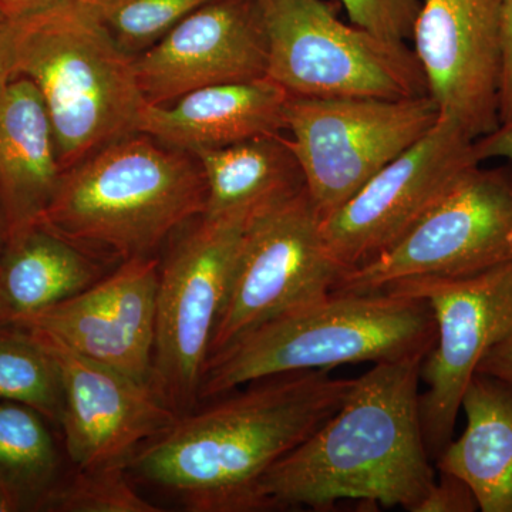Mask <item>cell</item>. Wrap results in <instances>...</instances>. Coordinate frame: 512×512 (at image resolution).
<instances>
[{
    "label": "cell",
    "mask_w": 512,
    "mask_h": 512,
    "mask_svg": "<svg viewBox=\"0 0 512 512\" xmlns=\"http://www.w3.org/2000/svg\"><path fill=\"white\" fill-rule=\"evenodd\" d=\"M353 384L326 369L256 380L245 392L181 416L144 444L127 470L177 495L188 511L271 510L261 490L266 473L338 412Z\"/></svg>",
    "instance_id": "6da1fadb"
},
{
    "label": "cell",
    "mask_w": 512,
    "mask_h": 512,
    "mask_svg": "<svg viewBox=\"0 0 512 512\" xmlns=\"http://www.w3.org/2000/svg\"><path fill=\"white\" fill-rule=\"evenodd\" d=\"M423 360L376 363L355 379L338 412L266 473L269 507L353 500L416 512L437 481L421 430Z\"/></svg>",
    "instance_id": "7a4b0ae2"
},
{
    "label": "cell",
    "mask_w": 512,
    "mask_h": 512,
    "mask_svg": "<svg viewBox=\"0 0 512 512\" xmlns=\"http://www.w3.org/2000/svg\"><path fill=\"white\" fill-rule=\"evenodd\" d=\"M205 205L197 157L137 131L64 171L40 224L93 254L126 261L153 254L202 217Z\"/></svg>",
    "instance_id": "3957f363"
},
{
    "label": "cell",
    "mask_w": 512,
    "mask_h": 512,
    "mask_svg": "<svg viewBox=\"0 0 512 512\" xmlns=\"http://www.w3.org/2000/svg\"><path fill=\"white\" fill-rule=\"evenodd\" d=\"M13 73L45 103L63 173L137 133L147 106L134 57L121 49L90 0H60L15 19Z\"/></svg>",
    "instance_id": "277c9868"
},
{
    "label": "cell",
    "mask_w": 512,
    "mask_h": 512,
    "mask_svg": "<svg viewBox=\"0 0 512 512\" xmlns=\"http://www.w3.org/2000/svg\"><path fill=\"white\" fill-rule=\"evenodd\" d=\"M434 342L436 320L424 299L330 293L266 320L208 357L200 399L284 373L426 357Z\"/></svg>",
    "instance_id": "5b68a950"
},
{
    "label": "cell",
    "mask_w": 512,
    "mask_h": 512,
    "mask_svg": "<svg viewBox=\"0 0 512 512\" xmlns=\"http://www.w3.org/2000/svg\"><path fill=\"white\" fill-rule=\"evenodd\" d=\"M268 43L266 77L293 97L426 96V77L406 43L345 25L322 0H255Z\"/></svg>",
    "instance_id": "8992f818"
},
{
    "label": "cell",
    "mask_w": 512,
    "mask_h": 512,
    "mask_svg": "<svg viewBox=\"0 0 512 512\" xmlns=\"http://www.w3.org/2000/svg\"><path fill=\"white\" fill-rule=\"evenodd\" d=\"M429 94L412 99L289 97L285 130L322 220L436 126Z\"/></svg>",
    "instance_id": "52a82bcc"
},
{
    "label": "cell",
    "mask_w": 512,
    "mask_h": 512,
    "mask_svg": "<svg viewBox=\"0 0 512 512\" xmlns=\"http://www.w3.org/2000/svg\"><path fill=\"white\" fill-rule=\"evenodd\" d=\"M251 217H202L160 269L151 386L178 416L200 400L239 242Z\"/></svg>",
    "instance_id": "ba28073f"
},
{
    "label": "cell",
    "mask_w": 512,
    "mask_h": 512,
    "mask_svg": "<svg viewBox=\"0 0 512 512\" xmlns=\"http://www.w3.org/2000/svg\"><path fill=\"white\" fill-rule=\"evenodd\" d=\"M308 191L252 215L242 234L210 357L292 309L322 301L345 274L322 237Z\"/></svg>",
    "instance_id": "9c48e42d"
},
{
    "label": "cell",
    "mask_w": 512,
    "mask_h": 512,
    "mask_svg": "<svg viewBox=\"0 0 512 512\" xmlns=\"http://www.w3.org/2000/svg\"><path fill=\"white\" fill-rule=\"evenodd\" d=\"M512 262V167L468 171L393 248L345 272L332 293H375L394 282L466 278Z\"/></svg>",
    "instance_id": "30bf717a"
},
{
    "label": "cell",
    "mask_w": 512,
    "mask_h": 512,
    "mask_svg": "<svg viewBox=\"0 0 512 512\" xmlns=\"http://www.w3.org/2000/svg\"><path fill=\"white\" fill-rule=\"evenodd\" d=\"M380 292L429 303L436 342L421 365L424 443L437 461L454 439L464 393L485 355L512 333V262L466 278L394 282Z\"/></svg>",
    "instance_id": "8fae6325"
},
{
    "label": "cell",
    "mask_w": 512,
    "mask_h": 512,
    "mask_svg": "<svg viewBox=\"0 0 512 512\" xmlns=\"http://www.w3.org/2000/svg\"><path fill=\"white\" fill-rule=\"evenodd\" d=\"M474 141L456 124L439 119L322 220L323 241L343 271L369 264L393 248L480 165Z\"/></svg>",
    "instance_id": "7c38bea8"
},
{
    "label": "cell",
    "mask_w": 512,
    "mask_h": 512,
    "mask_svg": "<svg viewBox=\"0 0 512 512\" xmlns=\"http://www.w3.org/2000/svg\"><path fill=\"white\" fill-rule=\"evenodd\" d=\"M503 0H421L412 33L439 119L478 140L500 127Z\"/></svg>",
    "instance_id": "4fadbf2b"
},
{
    "label": "cell",
    "mask_w": 512,
    "mask_h": 512,
    "mask_svg": "<svg viewBox=\"0 0 512 512\" xmlns=\"http://www.w3.org/2000/svg\"><path fill=\"white\" fill-rule=\"evenodd\" d=\"M28 332L59 363L64 392L60 426L77 470L127 467L144 444L163 436L180 419L151 384L94 362L45 333Z\"/></svg>",
    "instance_id": "5bb4252c"
},
{
    "label": "cell",
    "mask_w": 512,
    "mask_h": 512,
    "mask_svg": "<svg viewBox=\"0 0 512 512\" xmlns=\"http://www.w3.org/2000/svg\"><path fill=\"white\" fill-rule=\"evenodd\" d=\"M161 264L134 256L59 305L15 323L84 357L151 384Z\"/></svg>",
    "instance_id": "9a60e30c"
},
{
    "label": "cell",
    "mask_w": 512,
    "mask_h": 512,
    "mask_svg": "<svg viewBox=\"0 0 512 512\" xmlns=\"http://www.w3.org/2000/svg\"><path fill=\"white\" fill-rule=\"evenodd\" d=\"M151 106L215 84L264 79L268 43L255 0H211L134 57Z\"/></svg>",
    "instance_id": "2e32d148"
},
{
    "label": "cell",
    "mask_w": 512,
    "mask_h": 512,
    "mask_svg": "<svg viewBox=\"0 0 512 512\" xmlns=\"http://www.w3.org/2000/svg\"><path fill=\"white\" fill-rule=\"evenodd\" d=\"M289 94L269 77L215 84L141 111L138 131L187 153L285 130Z\"/></svg>",
    "instance_id": "e0dca14e"
},
{
    "label": "cell",
    "mask_w": 512,
    "mask_h": 512,
    "mask_svg": "<svg viewBox=\"0 0 512 512\" xmlns=\"http://www.w3.org/2000/svg\"><path fill=\"white\" fill-rule=\"evenodd\" d=\"M62 177L45 103L35 84L16 77L0 94V205L8 237L40 224Z\"/></svg>",
    "instance_id": "ac0fdd59"
},
{
    "label": "cell",
    "mask_w": 512,
    "mask_h": 512,
    "mask_svg": "<svg viewBox=\"0 0 512 512\" xmlns=\"http://www.w3.org/2000/svg\"><path fill=\"white\" fill-rule=\"evenodd\" d=\"M103 264L43 224L13 232L0 256V323L15 325L103 278Z\"/></svg>",
    "instance_id": "d6986e66"
},
{
    "label": "cell",
    "mask_w": 512,
    "mask_h": 512,
    "mask_svg": "<svg viewBox=\"0 0 512 512\" xmlns=\"http://www.w3.org/2000/svg\"><path fill=\"white\" fill-rule=\"evenodd\" d=\"M461 409L466 429L437 458V468L463 480L481 511L512 512V384L476 373Z\"/></svg>",
    "instance_id": "ffe728a7"
},
{
    "label": "cell",
    "mask_w": 512,
    "mask_h": 512,
    "mask_svg": "<svg viewBox=\"0 0 512 512\" xmlns=\"http://www.w3.org/2000/svg\"><path fill=\"white\" fill-rule=\"evenodd\" d=\"M194 156L207 184L204 217H252L306 188L291 140L282 133L205 148Z\"/></svg>",
    "instance_id": "44dd1931"
},
{
    "label": "cell",
    "mask_w": 512,
    "mask_h": 512,
    "mask_svg": "<svg viewBox=\"0 0 512 512\" xmlns=\"http://www.w3.org/2000/svg\"><path fill=\"white\" fill-rule=\"evenodd\" d=\"M43 414L0 402V491L16 510H42L56 487L59 454Z\"/></svg>",
    "instance_id": "7402d4cb"
},
{
    "label": "cell",
    "mask_w": 512,
    "mask_h": 512,
    "mask_svg": "<svg viewBox=\"0 0 512 512\" xmlns=\"http://www.w3.org/2000/svg\"><path fill=\"white\" fill-rule=\"evenodd\" d=\"M0 402L25 404L62 423L59 363L33 333L12 325H0Z\"/></svg>",
    "instance_id": "603a6c76"
},
{
    "label": "cell",
    "mask_w": 512,
    "mask_h": 512,
    "mask_svg": "<svg viewBox=\"0 0 512 512\" xmlns=\"http://www.w3.org/2000/svg\"><path fill=\"white\" fill-rule=\"evenodd\" d=\"M121 49L146 52L177 23L211 0H90Z\"/></svg>",
    "instance_id": "cb8c5ba5"
},
{
    "label": "cell",
    "mask_w": 512,
    "mask_h": 512,
    "mask_svg": "<svg viewBox=\"0 0 512 512\" xmlns=\"http://www.w3.org/2000/svg\"><path fill=\"white\" fill-rule=\"evenodd\" d=\"M126 466L77 470L66 483H57L42 510L64 512H160L128 483Z\"/></svg>",
    "instance_id": "d4e9b609"
},
{
    "label": "cell",
    "mask_w": 512,
    "mask_h": 512,
    "mask_svg": "<svg viewBox=\"0 0 512 512\" xmlns=\"http://www.w3.org/2000/svg\"><path fill=\"white\" fill-rule=\"evenodd\" d=\"M350 23L392 43L412 39L421 0H340Z\"/></svg>",
    "instance_id": "484cf974"
},
{
    "label": "cell",
    "mask_w": 512,
    "mask_h": 512,
    "mask_svg": "<svg viewBox=\"0 0 512 512\" xmlns=\"http://www.w3.org/2000/svg\"><path fill=\"white\" fill-rule=\"evenodd\" d=\"M478 508L477 498L463 480L451 474L440 473L416 512H474Z\"/></svg>",
    "instance_id": "4316f807"
},
{
    "label": "cell",
    "mask_w": 512,
    "mask_h": 512,
    "mask_svg": "<svg viewBox=\"0 0 512 512\" xmlns=\"http://www.w3.org/2000/svg\"><path fill=\"white\" fill-rule=\"evenodd\" d=\"M503 73L500 89V124L512 120V0L501 2Z\"/></svg>",
    "instance_id": "83f0119b"
},
{
    "label": "cell",
    "mask_w": 512,
    "mask_h": 512,
    "mask_svg": "<svg viewBox=\"0 0 512 512\" xmlns=\"http://www.w3.org/2000/svg\"><path fill=\"white\" fill-rule=\"evenodd\" d=\"M474 148L480 163L491 158H504L512 163V120L478 138L474 141Z\"/></svg>",
    "instance_id": "f1b7e54d"
},
{
    "label": "cell",
    "mask_w": 512,
    "mask_h": 512,
    "mask_svg": "<svg viewBox=\"0 0 512 512\" xmlns=\"http://www.w3.org/2000/svg\"><path fill=\"white\" fill-rule=\"evenodd\" d=\"M477 373L494 376L512 384V333L485 355Z\"/></svg>",
    "instance_id": "f546056e"
},
{
    "label": "cell",
    "mask_w": 512,
    "mask_h": 512,
    "mask_svg": "<svg viewBox=\"0 0 512 512\" xmlns=\"http://www.w3.org/2000/svg\"><path fill=\"white\" fill-rule=\"evenodd\" d=\"M13 33L15 19L0 12V94L12 82L13 73Z\"/></svg>",
    "instance_id": "4dcf8cb0"
},
{
    "label": "cell",
    "mask_w": 512,
    "mask_h": 512,
    "mask_svg": "<svg viewBox=\"0 0 512 512\" xmlns=\"http://www.w3.org/2000/svg\"><path fill=\"white\" fill-rule=\"evenodd\" d=\"M57 2L60 0H0V12L10 19H20L56 5Z\"/></svg>",
    "instance_id": "1f68e13d"
},
{
    "label": "cell",
    "mask_w": 512,
    "mask_h": 512,
    "mask_svg": "<svg viewBox=\"0 0 512 512\" xmlns=\"http://www.w3.org/2000/svg\"><path fill=\"white\" fill-rule=\"evenodd\" d=\"M6 241H8V227H6L5 215H3L2 205H0V256L5 249Z\"/></svg>",
    "instance_id": "d6a6232c"
},
{
    "label": "cell",
    "mask_w": 512,
    "mask_h": 512,
    "mask_svg": "<svg viewBox=\"0 0 512 512\" xmlns=\"http://www.w3.org/2000/svg\"><path fill=\"white\" fill-rule=\"evenodd\" d=\"M16 510L15 504L6 497L5 494L0 491V512H12Z\"/></svg>",
    "instance_id": "836d02e7"
},
{
    "label": "cell",
    "mask_w": 512,
    "mask_h": 512,
    "mask_svg": "<svg viewBox=\"0 0 512 512\" xmlns=\"http://www.w3.org/2000/svg\"><path fill=\"white\" fill-rule=\"evenodd\" d=\"M0 325H2V323H0Z\"/></svg>",
    "instance_id": "e575fe53"
}]
</instances>
